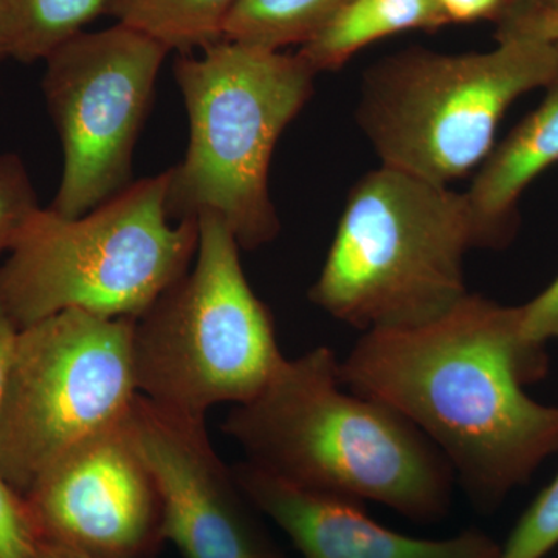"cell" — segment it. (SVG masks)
<instances>
[{
  "label": "cell",
  "mask_w": 558,
  "mask_h": 558,
  "mask_svg": "<svg viewBox=\"0 0 558 558\" xmlns=\"http://www.w3.org/2000/svg\"><path fill=\"white\" fill-rule=\"evenodd\" d=\"M446 25L438 0H349L299 54L315 73L336 72L377 40L410 31L436 32Z\"/></svg>",
  "instance_id": "5bb4252c"
},
{
  "label": "cell",
  "mask_w": 558,
  "mask_h": 558,
  "mask_svg": "<svg viewBox=\"0 0 558 558\" xmlns=\"http://www.w3.org/2000/svg\"><path fill=\"white\" fill-rule=\"evenodd\" d=\"M495 39L558 47V0H506L494 21Z\"/></svg>",
  "instance_id": "ffe728a7"
},
{
  "label": "cell",
  "mask_w": 558,
  "mask_h": 558,
  "mask_svg": "<svg viewBox=\"0 0 558 558\" xmlns=\"http://www.w3.org/2000/svg\"><path fill=\"white\" fill-rule=\"evenodd\" d=\"M39 208L24 161L14 154L0 156V253L13 248Z\"/></svg>",
  "instance_id": "d6986e66"
},
{
  "label": "cell",
  "mask_w": 558,
  "mask_h": 558,
  "mask_svg": "<svg viewBox=\"0 0 558 558\" xmlns=\"http://www.w3.org/2000/svg\"><path fill=\"white\" fill-rule=\"evenodd\" d=\"M236 0H110L108 13L168 50L185 54L222 40L223 22Z\"/></svg>",
  "instance_id": "e0dca14e"
},
{
  "label": "cell",
  "mask_w": 558,
  "mask_h": 558,
  "mask_svg": "<svg viewBox=\"0 0 558 558\" xmlns=\"http://www.w3.org/2000/svg\"><path fill=\"white\" fill-rule=\"evenodd\" d=\"M170 50L117 22L83 32L46 60L47 108L64 168L51 209L80 218L131 185L132 157Z\"/></svg>",
  "instance_id": "9c48e42d"
},
{
  "label": "cell",
  "mask_w": 558,
  "mask_h": 558,
  "mask_svg": "<svg viewBox=\"0 0 558 558\" xmlns=\"http://www.w3.org/2000/svg\"><path fill=\"white\" fill-rule=\"evenodd\" d=\"M558 47L499 40L494 50L409 49L366 72L360 128L384 167L449 186L486 161L510 106L550 83Z\"/></svg>",
  "instance_id": "52a82bcc"
},
{
  "label": "cell",
  "mask_w": 558,
  "mask_h": 558,
  "mask_svg": "<svg viewBox=\"0 0 558 558\" xmlns=\"http://www.w3.org/2000/svg\"><path fill=\"white\" fill-rule=\"evenodd\" d=\"M222 432L250 464L303 490L377 502L414 521L449 512V461L409 418L344 387L329 347L286 357Z\"/></svg>",
  "instance_id": "7a4b0ae2"
},
{
  "label": "cell",
  "mask_w": 558,
  "mask_h": 558,
  "mask_svg": "<svg viewBox=\"0 0 558 558\" xmlns=\"http://www.w3.org/2000/svg\"><path fill=\"white\" fill-rule=\"evenodd\" d=\"M520 339L535 349L558 340V277L529 303L519 306Z\"/></svg>",
  "instance_id": "7402d4cb"
},
{
  "label": "cell",
  "mask_w": 558,
  "mask_h": 558,
  "mask_svg": "<svg viewBox=\"0 0 558 558\" xmlns=\"http://www.w3.org/2000/svg\"><path fill=\"white\" fill-rule=\"evenodd\" d=\"M134 322L64 311L20 330L0 407V475L21 497L62 454L130 413Z\"/></svg>",
  "instance_id": "ba28073f"
},
{
  "label": "cell",
  "mask_w": 558,
  "mask_h": 558,
  "mask_svg": "<svg viewBox=\"0 0 558 558\" xmlns=\"http://www.w3.org/2000/svg\"><path fill=\"white\" fill-rule=\"evenodd\" d=\"M170 172L132 182L80 218L39 208L0 266V307L20 329L64 311L137 319L190 270L197 219L172 226Z\"/></svg>",
  "instance_id": "5b68a950"
},
{
  "label": "cell",
  "mask_w": 558,
  "mask_h": 558,
  "mask_svg": "<svg viewBox=\"0 0 558 558\" xmlns=\"http://www.w3.org/2000/svg\"><path fill=\"white\" fill-rule=\"evenodd\" d=\"M546 373L545 349L520 339L519 306L473 293L424 325L366 330L340 360L344 387L409 418L481 509L558 451V405L526 392Z\"/></svg>",
  "instance_id": "6da1fadb"
},
{
  "label": "cell",
  "mask_w": 558,
  "mask_h": 558,
  "mask_svg": "<svg viewBox=\"0 0 558 558\" xmlns=\"http://www.w3.org/2000/svg\"><path fill=\"white\" fill-rule=\"evenodd\" d=\"M20 330L0 307V407H2L3 396H5L7 385H9Z\"/></svg>",
  "instance_id": "cb8c5ba5"
},
{
  "label": "cell",
  "mask_w": 558,
  "mask_h": 558,
  "mask_svg": "<svg viewBox=\"0 0 558 558\" xmlns=\"http://www.w3.org/2000/svg\"><path fill=\"white\" fill-rule=\"evenodd\" d=\"M545 89L537 108L492 149L465 193L481 248L509 244L521 194L558 163V70Z\"/></svg>",
  "instance_id": "4fadbf2b"
},
{
  "label": "cell",
  "mask_w": 558,
  "mask_h": 558,
  "mask_svg": "<svg viewBox=\"0 0 558 558\" xmlns=\"http://www.w3.org/2000/svg\"><path fill=\"white\" fill-rule=\"evenodd\" d=\"M38 558H105L84 553V550L54 545V543L38 542Z\"/></svg>",
  "instance_id": "d4e9b609"
},
{
  "label": "cell",
  "mask_w": 558,
  "mask_h": 558,
  "mask_svg": "<svg viewBox=\"0 0 558 558\" xmlns=\"http://www.w3.org/2000/svg\"><path fill=\"white\" fill-rule=\"evenodd\" d=\"M130 414L62 454L22 497L38 542L130 558L163 537L159 490Z\"/></svg>",
  "instance_id": "30bf717a"
},
{
  "label": "cell",
  "mask_w": 558,
  "mask_h": 558,
  "mask_svg": "<svg viewBox=\"0 0 558 558\" xmlns=\"http://www.w3.org/2000/svg\"><path fill=\"white\" fill-rule=\"evenodd\" d=\"M475 247L465 193L381 165L349 193L310 299L363 332L424 325L468 295Z\"/></svg>",
  "instance_id": "277c9868"
},
{
  "label": "cell",
  "mask_w": 558,
  "mask_h": 558,
  "mask_svg": "<svg viewBox=\"0 0 558 558\" xmlns=\"http://www.w3.org/2000/svg\"><path fill=\"white\" fill-rule=\"evenodd\" d=\"M175 81L190 119V145L172 168L170 218L218 216L241 248L277 238L269 191L271 156L311 100L317 73L296 54L219 40L199 58L182 54Z\"/></svg>",
  "instance_id": "3957f363"
},
{
  "label": "cell",
  "mask_w": 558,
  "mask_h": 558,
  "mask_svg": "<svg viewBox=\"0 0 558 558\" xmlns=\"http://www.w3.org/2000/svg\"><path fill=\"white\" fill-rule=\"evenodd\" d=\"M0 558H38V537L24 498L0 475Z\"/></svg>",
  "instance_id": "44dd1931"
},
{
  "label": "cell",
  "mask_w": 558,
  "mask_h": 558,
  "mask_svg": "<svg viewBox=\"0 0 558 558\" xmlns=\"http://www.w3.org/2000/svg\"><path fill=\"white\" fill-rule=\"evenodd\" d=\"M506 0H438L439 9L449 24H473L497 20Z\"/></svg>",
  "instance_id": "603a6c76"
},
{
  "label": "cell",
  "mask_w": 558,
  "mask_h": 558,
  "mask_svg": "<svg viewBox=\"0 0 558 558\" xmlns=\"http://www.w3.org/2000/svg\"><path fill=\"white\" fill-rule=\"evenodd\" d=\"M5 57V51L2 49V44H0V58Z\"/></svg>",
  "instance_id": "484cf974"
},
{
  "label": "cell",
  "mask_w": 558,
  "mask_h": 558,
  "mask_svg": "<svg viewBox=\"0 0 558 558\" xmlns=\"http://www.w3.org/2000/svg\"><path fill=\"white\" fill-rule=\"evenodd\" d=\"M558 545V473L499 546L498 558H545Z\"/></svg>",
  "instance_id": "ac0fdd59"
},
{
  "label": "cell",
  "mask_w": 558,
  "mask_h": 558,
  "mask_svg": "<svg viewBox=\"0 0 558 558\" xmlns=\"http://www.w3.org/2000/svg\"><path fill=\"white\" fill-rule=\"evenodd\" d=\"M131 425L161 505V535L185 558H274L253 526L234 470L205 421L161 410L137 396Z\"/></svg>",
  "instance_id": "8fae6325"
},
{
  "label": "cell",
  "mask_w": 558,
  "mask_h": 558,
  "mask_svg": "<svg viewBox=\"0 0 558 558\" xmlns=\"http://www.w3.org/2000/svg\"><path fill=\"white\" fill-rule=\"evenodd\" d=\"M252 505L293 543L301 558H498L499 546L478 529L447 538H416L381 526L362 505L303 490L250 462L234 465Z\"/></svg>",
  "instance_id": "7c38bea8"
},
{
  "label": "cell",
  "mask_w": 558,
  "mask_h": 558,
  "mask_svg": "<svg viewBox=\"0 0 558 558\" xmlns=\"http://www.w3.org/2000/svg\"><path fill=\"white\" fill-rule=\"evenodd\" d=\"M196 264L132 330V366L142 398L202 418L219 403L248 402L286 357L269 307L242 269L240 244L218 216L201 215Z\"/></svg>",
  "instance_id": "8992f818"
},
{
  "label": "cell",
  "mask_w": 558,
  "mask_h": 558,
  "mask_svg": "<svg viewBox=\"0 0 558 558\" xmlns=\"http://www.w3.org/2000/svg\"><path fill=\"white\" fill-rule=\"evenodd\" d=\"M110 0H0V44L21 62L47 60L108 11Z\"/></svg>",
  "instance_id": "9a60e30c"
},
{
  "label": "cell",
  "mask_w": 558,
  "mask_h": 558,
  "mask_svg": "<svg viewBox=\"0 0 558 558\" xmlns=\"http://www.w3.org/2000/svg\"><path fill=\"white\" fill-rule=\"evenodd\" d=\"M349 0H236L222 39L267 50L311 43Z\"/></svg>",
  "instance_id": "2e32d148"
}]
</instances>
